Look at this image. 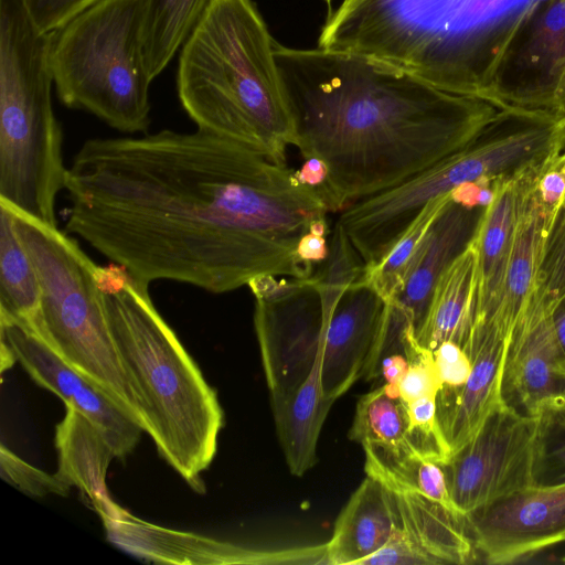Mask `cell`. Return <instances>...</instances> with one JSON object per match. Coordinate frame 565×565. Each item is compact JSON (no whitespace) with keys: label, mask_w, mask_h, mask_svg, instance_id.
<instances>
[{"label":"cell","mask_w":565,"mask_h":565,"mask_svg":"<svg viewBox=\"0 0 565 565\" xmlns=\"http://www.w3.org/2000/svg\"><path fill=\"white\" fill-rule=\"evenodd\" d=\"M323 1L330 7L332 0H323Z\"/></svg>","instance_id":"43"},{"label":"cell","mask_w":565,"mask_h":565,"mask_svg":"<svg viewBox=\"0 0 565 565\" xmlns=\"http://www.w3.org/2000/svg\"><path fill=\"white\" fill-rule=\"evenodd\" d=\"M478 257L470 239L438 279L417 341L434 351L445 341L463 347L473 324Z\"/></svg>","instance_id":"23"},{"label":"cell","mask_w":565,"mask_h":565,"mask_svg":"<svg viewBox=\"0 0 565 565\" xmlns=\"http://www.w3.org/2000/svg\"><path fill=\"white\" fill-rule=\"evenodd\" d=\"M142 10L143 0H99L49 33L60 100L127 134L146 132L150 125Z\"/></svg>","instance_id":"7"},{"label":"cell","mask_w":565,"mask_h":565,"mask_svg":"<svg viewBox=\"0 0 565 565\" xmlns=\"http://www.w3.org/2000/svg\"><path fill=\"white\" fill-rule=\"evenodd\" d=\"M0 473L8 483L33 497L66 495L70 491L56 473L49 475L31 466L3 445L0 447Z\"/></svg>","instance_id":"32"},{"label":"cell","mask_w":565,"mask_h":565,"mask_svg":"<svg viewBox=\"0 0 565 565\" xmlns=\"http://www.w3.org/2000/svg\"><path fill=\"white\" fill-rule=\"evenodd\" d=\"M462 348L472 364L467 382L457 388H443L437 395V416L451 456L505 403L502 376L508 348L494 327L475 321Z\"/></svg>","instance_id":"15"},{"label":"cell","mask_w":565,"mask_h":565,"mask_svg":"<svg viewBox=\"0 0 565 565\" xmlns=\"http://www.w3.org/2000/svg\"><path fill=\"white\" fill-rule=\"evenodd\" d=\"M210 0H143L141 46L153 81L182 47Z\"/></svg>","instance_id":"25"},{"label":"cell","mask_w":565,"mask_h":565,"mask_svg":"<svg viewBox=\"0 0 565 565\" xmlns=\"http://www.w3.org/2000/svg\"><path fill=\"white\" fill-rule=\"evenodd\" d=\"M388 489L397 509L398 531L418 565L468 564L475 561L477 555L466 520L419 492Z\"/></svg>","instance_id":"21"},{"label":"cell","mask_w":565,"mask_h":565,"mask_svg":"<svg viewBox=\"0 0 565 565\" xmlns=\"http://www.w3.org/2000/svg\"><path fill=\"white\" fill-rule=\"evenodd\" d=\"M559 159H561V161H563L565 163V150L559 156Z\"/></svg>","instance_id":"42"},{"label":"cell","mask_w":565,"mask_h":565,"mask_svg":"<svg viewBox=\"0 0 565 565\" xmlns=\"http://www.w3.org/2000/svg\"><path fill=\"white\" fill-rule=\"evenodd\" d=\"M387 300L361 277L341 295L330 316L322 312L321 383L335 401L361 379L377 377Z\"/></svg>","instance_id":"10"},{"label":"cell","mask_w":565,"mask_h":565,"mask_svg":"<svg viewBox=\"0 0 565 565\" xmlns=\"http://www.w3.org/2000/svg\"><path fill=\"white\" fill-rule=\"evenodd\" d=\"M539 423L505 403L479 433L441 465L450 495L467 520L478 511L535 487Z\"/></svg>","instance_id":"9"},{"label":"cell","mask_w":565,"mask_h":565,"mask_svg":"<svg viewBox=\"0 0 565 565\" xmlns=\"http://www.w3.org/2000/svg\"><path fill=\"white\" fill-rule=\"evenodd\" d=\"M117 546L158 563L327 565L326 544L252 548L189 532L166 529L136 518L122 508L103 520Z\"/></svg>","instance_id":"13"},{"label":"cell","mask_w":565,"mask_h":565,"mask_svg":"<svg viewBox=\"0 0 565 565\" xmlns=\"http://www.w3.org/2000/svg\"><path fill=\"white\" fill-rule=\"evenodd\" d=\"M554 311L539 280L514 327L502 376L505 404L522 414L535 416L543 402L565 392Z\"/></svg>","instance_id":"14"},{"label":"cell","mask_w":565,"mask_h":565,"mask_svg":"<svg viewBox=\"0 0 565 565\" xmlns=\"http://www.w3.org/2000/svg\"><path fill=\"white\" fill-rule=\"evenodd\" d=\"M53 84L49 33L24 0H0V202L57 226L67 168Z\"/></svg>","instance_id":"6"},{"label":"cell","mask_w":565,"mask_h":565,"mask_svg":"<svg viewBox=\"0 0 565 565\" xmlns=\"http://www.w3.org/2000/svg\"><path fill=\"white\" fill-rule=\"evenodd\" d=\"M42 291L35 266L22 243L12 211L0 203V321L35 331Z\"/></svg>","instance_id":"24"},{"label":"cell","mask_w":565,"mask_h":565,"mask_svg":"<svg viewBox=\"0 0 565 565\" xmlns=\"http://www.w3.org/2000/svg\"><path fill=\"white\" fill-rule=\"evenodd\" d=\"M493 181L482 179L465 182L450 192L451 201L470 210L484 209L495 194Z\"/></svg>","instance_id":"36"},{"label":"cell","mask_w":565,"mask_h":565,"mask_svg":"<svg viewBox=\"0 0 565 565\" xmlns=\"http://www.w3.org/2000/svg\"><path fill=\"white\" fill-rule=\"evenodd\" d=\"M305 160L306 161L301 168L296 170V175L301 183L315 189L323 200L327 182V169L322 161L316 158H308Z\"/></svg>","instance_id":"39"},{"label":"cell","mask_w":565,"mask_h":565,"mask_svg":"<svg viewBox=\"0 0 565 565\" xmlns=\"http://www.w3.org/2000/svg\"><path fill=\"white\" fill-rule=\"evenodd\" d=\"M553 323L556 340L565 361V301L561 303L554 311Z\"/></svg>","instance_id":"40"},{"label":"cell","mask_w":565,"mask_h":565,"mask_svg":"<svg viewBox=\"0 0 565 565\" xmlns=\"http://www.w3.org/2000/svg\"><path fill=\"white\" fill-rule=\"evenodd\" d=\"M534 189L541 203L555 216L565 200V163L559 157L540 171Z\"/></svg>","instance_id":"35"},{"label":"cell","mask_w":565,"mask_h":565,"mask_svg":"<svg viewBox=\"0 0 565 565\" xmlns=\"http://www.w3.org/2000/svg\"><path fill=\"white\" fill-rule=\"evenodd\" d=\"M99 0H24L26 10L43 33H51Z\"/></svg>","instance_id":"33"},{"label":"cell","mask_w":565,"mask_h":565,"mask_svg":"<svg viewBox=\"0 0 565 565\" xmlns=\"http://www.w3.org/2000/svg\"><path fill=\"white\" fill-rule=\"evenodd\" d=\"M398 525L393 493L366 475L339 513L326 542L329 565H361L386 544Z\"/></svg>","instance_id":"19"},{"label":"cell","mask_w":565,"mask_h":565,"mask_svg":"<svg viewBox=\"0 0 565 565\" xmlns=\"http://www.w3.org/2000/svg\"><path fill=\"white\" fill-rule=\"evenodd\" d=\"M328 234L310 230L305 234L297 247L299 259L313 274L316 269L327 259L329 255Z\"/></svg>","instance_id":"38"},{"label":"cell","mask_w":565,"mask_h":565,"mask_svg":"<svg viewBox=\"0 0 565 565\" xmlns=\"http://www.w3.org/2000/svg\"><path fill=\"white\" fill-rule=\"evenodd\" d=\"M0 340L12 350L33 381L56 394L65 406H73L88 417L124 459L143 431L139 423L103 388L75 370L41 337L24 324L0 321Z\"/></svg>","instance_id":"12"},{"label":"cell","mask_w":565,"mask_h":565,"mask_svg":"<svg viewBox=\"0 0 565 565\" xmlns=\"http://www.w3.org/2000/svg\"><path fill=\"white\" fill-rule=\"evenodd\" d=\"M0 344L1 373H3L7 369L11 367L14 364V362H17V359L10 347L3 340H0Z\"/></svg>","instance_id":"41"},{"label":"cell","mask_w":565,"mask_h":565,"mask_svg":"<svg viewBox=\"0 0 565 565\" xmlns=\"http://www.w3.org/2000/svg\"><path fill=\"white\" fill-rule=\"evenodd\" d=\"M275 43L253 0H210L181 47L177 90L196 129L286 160L296 135Z\"/></svg>","instance_id":"5"},{"label":"cell","mask_w":565,"mask_h":565,"mask_svg":"<svg viewBox=\"0 0 565 565\" xmlns=\"http://www.w3.org/2000/svg\"><path fill=\"white\" fill-rule=\"evenodd\" d=\"M6 205L13 213L18 234L41 285V317L34 332L75 370L103 388L143 429L137 396L107 322L97 282L98 265L57 226Z\"/></svg>","instance_id":"8"},{"label":"cell","mask_w":565,"mask_h":565,"mask_svg":"<svg viewBox=\"0 0 565 565\" xmlns=\"http://www.w3.org/2000/svg\"><path fill=\"white\" fill-rule=\"evenodd\" d=\"M433 354L443 384L441 390L457 388L467 382L472 364L460 344L445 341L433 351Z\"/></svg>","instance_id":"34"},{"label":"cell","mask_w":565,"mask_h":565,"mask_svg":"<svg viewBox=\"0 0 565 565\" xmlns=\"http://www.w3.org/2000/svg\"><path fill=\"white\" fill-rule=\"evenodd\" d=\"M348 436L396 457L416 456L407 439L404 403L390 395L384 384L359 398Z\"/></svg>","instance_id":"26"},{"label":"cell","mask_w":565,"mask_h":565,"mask_svg":"<svg viewBox=\"0 0 565 565\" xmlns=\"http://www.w3.org/2000/svg\"><path fill=\"white\" fill-rule=\"evenodd\" d=\"M534 467L535 486L565 482V392L541 404Z\"/></svg>","instance_id":"28"},{"label":"cell","mask_w":565,"mask_h":565,"mask_svg":"<svg viewBox=\"0 0 565 565\" xmlns=\"http://www.w3.org/2000/svg\"><path fill=\"white\" fill-rule=\"evenodd\" d=\"M96 275L143 430L167 462L195 487L215 456L223 426L216 394L154 308L149 286L115 263L98 265Z\"/></svg>","instance_id":"4"},{"label":"cell","mask_w":565,"mask_h":565,"mask_svg":"<svg viewBox=\"0 0 565 565\" xmlns=\"http://www.w3.org/2000/svg\"><path fill=\"white\" fill-rule=\"evenodd\" d=\"M536 177L529 184L521 204L499 302L492 316L483 320L494 327L507 348L516 321L539 284L545 243L554 218L535 193Z\"/></svg>","instance_id":"18"},{"label":"cell","mask_w":565,"mask_h":565,"mask_svg":"<svg viewBox=\"0 0 565 565\" xmlns=\"http://www.w3.org/2000/svg\"><path fill=\"white\" fill-rule=\"evenodd\" d=\"M407 439L413 452L424 459L446 463L450 447L437 416V397H424L404 403Z\"/></svg>","instance_id":"29"},{"label":"cell","mask_w":565,"mask_h":565,"mask_svg":"<svg viewBox=\"0 0 565 565\" xmlns=\"http://www.w3.org/2000/svg\"><path fill=\"white\" fill-rule=\"evenodd\" d=\"M451 200L450 193L431 201L407 227L387 255L375 266L363 269L361 279L386 300L401 287L405 273L433 221Z\"/></svg>","instance_id":"27"},{"label":"cell","mask_w":565,"mask_h":565,"mask_svg":"<svg viewBox=\"0 0 565 565\" xmlns=\"http://www.w3.org/2000/svg\"><path fill=\"white\" fill-rule=\"evenodd\" d=\"M564 116H565V110H564Z\"/></svg>","instance_id":"45"},{"label":"cell","mask_w":565,"mask_h":565,"mask_svg":"<svg viewBox=\"0 0 565 565\" xmlns=\"http://www.w3.org/2000/svg\"><path fill=\"white\" fill-rule=\"evenodd\" d=\"M482 209L470 210L451 200L433 221L391 299L406 312L418 334L435 286L473 236Z\"/></svg>","instance_id":"17"},{"label":"cell","mask_w":565,"mask_h":565,"mask_svg":"<svg viewBox=\"0 0 565 565\" xmlns=\"http://www.w3.org/2000/svg\"><path fill=\"white\" fill-rule=\"evenodd\" d=\"M403 343L408 369L398 387L401 401L437 397L443 384L433 351L417 341L411 323L405 328Z\"/></svg>","instance_id":"30"},{"label":"cell","mask_w":565,"mask_h":565,"mask_svg":"<svg viewBox=\"0 0 565 565\" xmlns=\"http://www.w3.org/2000/svg\"><path fill=\"white\" fill-rule=\"evenodd\" d=\"M539 280L556 310L565 301V200L550 227Z\"/></svg>","instance_id":"31"},{"label":"cell","mask_w":565,"mask_h":565,"mask_svg":"<svg viewBox=\"0 0 565 565\" xmlns=\"http://www.w3.org/2000/svg\"><path fill=\"white\" fill-rule=\"evenodd\" d=\"M555 1L343 0L329 13L326 35L333 50L493 105L501 71Z\"/></svg>","instance_id":"3"},{"label":"cell","mask_w":565,"mask_h":565,"mask_svg":"<svg viewBox=\"0 0 565 565\" xmlns=\"http://www.w3.org/2000/svg\"><path fill=\"white\" fill-rule=\"evenodd\" d=\"M64 190L67 233L146 286L214 294L263 275L310 278L297 247L330 212L286 160L200 129L88 139Z\"/></svg>","instance_id":"1"},{"label":"cell","mask_w":565,"mask_h":565,"mask_svg":"<svg viewBox=\"0 0 565 565\" xmlns=\"http://www.w3.org/2000/svg\"><path fill=\"white\" fill-rule=\"evenodd\" d=\"M275 61L305 159L327 169L330 212L394 188L459 152L500 117L381 61L275 43Z\"/></svg>","instance_id":"2"},{"label":"cell","mask_w":565,"mask_h":565,"mask_svg":"<svg viewBox=\"0 0 565 565\" xmlns=\"http://www.w3.org/2000/svg\"><path fill=\"white\" fill-rule=\"evenodd\" d=\"M546 166L493 181L494 198L482 209L471 238L478 257V292L473 321L488 320L499 302L525 191Z\"/></svg>","instance_id":"16"},{"label":"cell","mask_w":565,"mask_h":565,"mask_svg":"<svg viewBox=\"0 0 565 565\" xmlns=\"http://www.w3.org/2000/svg\"><path fill=\"white\" fill-rule=\"evenodd\" d=\"M476 555L511 564L565 542V482L535 486L466 520Z\"/></svg>","instance_id":"11"},{"label":"cell","mask_w":565,"mask_h":565,"mask_svg":"<svg viewBox=\"0 0 565 565\" xmlns=\"http://www.w3.org/2000/svg\"><path fill=\"white\" fill-rule=\"evenodd\" d=\"M407 369L408 360L404 350H395L382 355L377 367V376H383V384L393 397L399 398L398 387Z\"/></svg>","instance_id":"37"},{"label":"cell","mask_w":565,"mask_h":565,"mask_svg":"<svg viewBox=\"0 0 565 565\" xmlns=\"http://www.w3.org/2000/svg\"><path fill=\"white\" fill-rule=\"evenodd\" d=\"M321 349L310 372L295 387L270 397L278 439L289 471L305 475L317 462V445L327 415L334 403L321 383Z\"/></svg>","instance_id":"22"},{"label":"cell","mask_w":565,"mask_h":565,"mask_svg":"<svg viewBox=\"0 0 565 565\" xmlns=\"http://www.w3.org/2000/svg\"><path fill=\"white\" fill-rule=\"evenodd\" d=\"M55 446L58 468L55 472L70 488H78L102 520L119 509L109 497L106 472L117 458L99 428L73 406H66L63 420L56 426Z\"/></svg>","instance_id":"20"},{"label":"cell","mask_w":565,"mask_h":565,"mask_svg":"<svg viewBox=\"0 0 565 565\" xmlns=\"http://www.w3.org/2000/svg\"><path fill=\"white\" fill-rule=\"evenodd\" d=\"M563 563H565V555H564V557H563Z\"/></svg>","instance_id":"44"}]
</instances>
